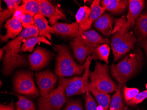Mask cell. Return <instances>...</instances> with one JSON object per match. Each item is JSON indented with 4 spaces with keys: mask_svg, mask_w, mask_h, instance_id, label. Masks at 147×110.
<instances>
[{
    "mask_svg": "<svg viewBox=\"0 0 147 110\" xmlns=\"http://www.w3.org/2000/svg\"><path fill=\"white\" fill-rule=\"evenodd\" d=\"M35 77L41 97L46 96L53 90L57 80L56 74L49 70H46L36 73Z\"/></svg>",
    "mask_w": 147,
    "mask_h": 110,
    "instance_id": "cell-9",
    "label": "cell"
},
{
    "mask_svg": "<svg viewBox=\"0 0 147 110\" xmlns=\"http://www.w3.org/2000/svg\"><path fill=\"white\" fill-rule=\"evenodd\" d=\"M137 40L132 31L123 32L119 30L114 33L111 43L114 61H118L132 50Z\"/></svg>",
    "mask_w": 147,
    "mask_h": 110,
    "instance_id": "cell-6",
    "label": "cell"
},
{
    "mask_svg": "<svg viewBox=\"0 0 147 110\" xmlns=\"http://www.w3.org/2000/svg\"><path fill=\"white\" fill-rule=\"evenodd\" d=\"M52 54L49 51L41 47H37L28 57L30 68L34 71L41 70L49 63Z\"/></svg>",
    "mask_w": 147,
    "mask_h": 110,
    "instance_id": "cell-11",
    "label": "cell"
},
{
    "mask_svg": "<svg viewBox=\"0 0 147 110\" xmlns=\"http://www.w3.org/2000/svg\"><path fill=\"white\" fill-rule=\"evenodd\" d=\"M67 101L63 88L58 86L49 94L39 98L38 110H61Z\"/></svg>",
    "mask_w": 147,
    "mask_h": 110,
    "instance_id": "cell-8",
    "label": "cell"
},
{
    "mask_svg": "<svg viewBox=\"0 0 147 110\" xmlns=\"http://www.w3.org/2000/svg\"><path fill=\"white\" fill-rule=\"evenodd\" d=\"M55 34L64 37L76 38L79 34V24L77 22L72 24L57 23L52 25Z\"/></svg>",
    "mask_w": 147,
    "mask_h": 110,
    "instance_id": "cell-16",
    "label": "cell"
},
{
    "mask_svg": "<svg viewBox=\"0 0 147 110\" xmlns=\"http://www.w3.org/2000/svg\"><path fill=\"white\" fill-rule=\"evenodd\" d=\"M63 110H83L82 103L77 99H68Z\"/></svg>",
    "mask_w": 147,
    "mask_h": 110,
    "instance_id": "cell-31",
    "label": "cell"
},
{
    "mask_svg": "<svg viewBox=\"0 0 147 110\" xmlns=\"http://www.w3.org/2000/svg\"><path fill=\"white\" fill-rule=\"evenodd\" d=\"M4 27L6 29V33L5 35H1V43L7 42L9 38H15L23 31L20 20L13 17L6 21Z\"/></svg>",
    "mask_w": 147,
    "mask_h": 110,
    "instance_id": "cell-15",
    "label": "cell"
},
{
    "mask_svg": "<svg viewBox=\"0 0 147 110\" xmlns=\"http://www.w3.org/2000/svg\"><path fill=\"white\" fill-rule=\"evenodd\" d=\"M76 59L80 63H85L87 59L92 54L94 49L86 45L77 38H74L70 43Z\"/></svg>",
    "mask_w": 147,
    "mask_h": 110,
    "instance_id": "cell-13",
    "label": "cell"
},
{
    "mask_svg": "<svg viewBox=\"0 0 147 110\" xmlns=\"http://www.w3.org/2000/svg\"></svg>",
    "mask_w": 147,
    "mask_h": 110,
    "instance_id": "cell-42",
    "label": "cell"
},
{
    "mask_svg": "<svg viewBox=\"0 0 147 110\" xmlns=\"http://www.w3.org/2000/svg\"><path fill=\"white\" fill-rule=\"evenodd\" d=\"M125 102L128 103L139 93V90L135 88H128L124 86L123 88Z\"/></svg>",
    "mask_w": 147,
    "mask_h": 110,
    "instance_id": "cell-32",
    "label": "cell"
},
{
    "mask_svg": "<svg viewBox=\"0 0 147 110\" xmlns=\"http://www.w3.org/2000/svg\"><path fill=\"white\" fill-rule=\"evenodd\" d=\"M146 89H147V84H146Z\"/></svg>",
    "mask_w": 147,
    "mask_h": 110,
    "instance_id": "cell-40",
    "label": "cell"
},
{
    "mask_svg": "<svg viewBox=\"0 0 147 110\" xmlns=\"http://www.w3.org/2000/svg\"><path fill=\"white\" fill-rule=\"evenodd\" d=\"M20 20L24 29L36 26L34 16L30 15L25 14L21 16Z\"/></svg>",
    "mask_w": 147,
    "mask_h": 110,
    "instance_id": "cell-30",
    "label": "cell"
},
{
    "mask_svg": "<svg viewBox=\"0 0 147 110\" xmlns=\"http://www.w3.org/2000/svg\"><path fill=\"white\" fill-rule=\"evenodd\" d=\"M15 110H22L21 108H20L19 107L17 106L16 105V107Z\"/></svg>",
    "mask_w": 147,
    "mask_h": 110,
    "instance_id": "cell-39",
    "label": "cell"
},
{
    "mask_svg": "<svg viewBox=\"0 0 147 110\" xmlns=\"http://www.w3.org/2000/svg\"><path fill=\"white\" fill-rule=\"evenodd\" d=\"M100 1L95 0L91 5V12L85 26L83 32L89 30L91 28L92 24L100 16L105 13V9L100 5Z\"/></svg>",
    "mask_w": 147,
    "mask_h": 110,
    "instance_id": "cell-19",
    "label": "cell"
},
{
    "mask_svg": "<svg viewBox=\"0 0 147 110\" xmlns=\"http://www.w3.org/2000/svg\"><path fill=\"white\" fill-rule=\"evenodd\" d=\"M138 41L145 50V53L147 57V39L144 40L139 39L138 40Z\"/></svg>",
    "mask_w": 147,
    "mask_h": 110,
    "instance_id": "cell-36",
    "label": "cell"
},
{
    "mask_svg": "<svg viewBox=\"0 0 147 110\" xmlns=\"http://www.w3.org/2000/svg\"><path fill=\"white\" fill-rule=\"evenodd\" d=\"M109 70V65L96 62L94 70L90 72V86L108 94L116 91L118 86L110 76Z\"/></svg>",
    "mask_w": 147,
    "mask_h": 110,
    "instance_id": "cell-5",
    "label": "cell"
},
{
    "mask_svg": "<svg viewBox=\"0 0 147 110\" xmlns=\"http://www.w3.org/2000/svg\"><path fill=\"white\" fill-rule=\"evenodd\" d=\"M144 57L141 49H136L125 56L116 64H112L111 74L119 85L127 82L136 74L143 65Z\"/></svg>",
    "mask_w": 147,
    "mask_h": 110,
    "instance_id": "cell-2",
    "label": "cell"
},
{
    "mask_svg": "<svg viewBox=\"0 0 147 110\" xmlns=\"http://www.w3.org/2000/svg\"><path fill=\"white\" fill-rule=\"evenodd\" d=\"M44 43L49 45H52L51 43L44 36H34L24 39L23 40L21 47V52H32L37 44Z\"/></svg>",
    "mask_w": 147,
    "mask_h": 110,
    "instance_id": "cell-21",
    "label": "cell"
},
{
    "mask_svg": "<svg viewBox=\"0 0 147 110\" xmlns=\"http://www.w3.org/2000/svg\"><path fill=\"white\" fill-rule=\"evenodd\" d=\"M85 102L86 110H97V104L89 91L85 93Z\"/></svg>",
    "mask_w": 147,
    "mask_h": 110,
    "instance_id": "cell-33",
    "label": "cell"
},
{
    "mask_svg": "<svg viewBox=\"0 0 147 110\" xmlns=\"http://www.w3.org/2000/svg\"><path fill=\"white\" fill-rule=\"evenodd\" d=\"M17 97L18 101L16 103V105L23 110H36V107L34 103L29 99L20 95L12 94Z\"/></svg>",
    "mask_w": 147,
    "mask_h": 110,
    "instance_id": "cell-29",
    "label": "cell"
},
{
    "mask_svg": "<svg viewBox=\"0 0 147 110\" xmlns=\"http://www.w3.org/2000/svg\"><path fill=\"white\" fill-rule=\"evenodd\" d=\"M13 84V89L18 94L33 98L38 97V89L35 86L32 72L26 71L18 72L14 77Z\"/></svg>",
    "mask_w": 147,
    "mask_h": 110,
    "instance_id": "cell-7",
    "label": "cell"
},
{
    "mask_svg": "<svg viewBox=\"0 0 147 110\" xmlns=\"http://www.w3.org/2000/svg\"><path fill=\"white\" fill-rule=\"evenodd\" d=\"M114 19L108 13H104L93 23V26L103 35L109 36L112 33Z\"/></svg>",
    "mask_w": 147,
    "mask_h": 110,
    "instance_id": "cell-17",
    "label": "cell"
},
{
    "mask_svg": "<svg viewBox=\"0 0 147 110\" xmlns=\"http://www.w3.org/2000/svg\"><path fill=\"white\" fill-rule=\"evenodd\" d=\"M110 52V48L109 45L107 44H102L94 49L92 56H90V59L91 60L100 59L108 64Z\"/></svg>",
    "mask_w": 147,
    "mask_h": 110,
    "instance_id": "cell-24",
    "label": "cell"
},
{
    "mask_svg": "<svg viewBox=\"0 0 147 110\" xmlns=\"http://www.w3.org/2000/svg\"><path fill=\"white\" fill-rule=\"evenodd\" d=\"M57 52L55 72L59 77L81 75L85 71L86 64H78L73 58L68 47L65 45H54Z\"/></svg>",
    "mask_w": 147,
    "mask_h": 110,
    "instance_id": "cell-3",
    "label": "cell"
},
{
    "mask_svg": "<svg viewBox=\"0 0 147 110\" xmlns=\"http://www.w3.org/2000/svg\"><path fill=\"white\" fill-rule=\"evenodd\" d=\"M147 98V90H146L142 92H139L137 96H135L134 98L127 104L130 106L136 105L142 102Z\"/></svg>",
    "mask_w": 147,
    "mask_h": 110,
    "instance_id": "cell-34",
    "label": "cell"
},
{
    "mask_svg": "<svg viewBox=\"0 0 147 110\" xmlns=\"http://www.w3.org/2000/svg\"><path fill=\"white\" fill-rule=\"evenodd\" d=\"M90 12L91 8L86 6L80 7L77 12L76 18V22L79 24V34L83 32L84 26L88 21Z\"/></svg>",
    "mask_w": 147,
    "mask_h": 110,
    "instance_id": "cell-25",
    "label": "cell"
},
{
    "mask_svg": "<svg viewBox=\"0 0 147 110\" xmlns=\"http://www.w3.org/2000/svg\"><path fill=\"white\" fill-rule=\"evenodd\" d=\"M77 38L81 42L93 49L98 47L101 44H109V40L103 38L99 33L93 30H89L79 34Z\"/></svg>",
    "mask_w": 147,
    "mask_h": 110,
    "instance_id": "cell-14",
    "label": "cell"
},
{
    "mask_svg": "<svg viewBox=\"0 0 147 110\" xmlns=\"http://www.w3.org/2000/svg\"><path fill=\"white\" fill-rule=\"evenodd\" d=\"M40 5L41 14L48 17L52 25L57 23L58 20L65 18L63 12L49 1L40 0Z\"/></svg>",
    "mask_w": 147,
    "mask_h": 110,
    "instance_id": "cell-12",
    "label": "cell"
},
{
    "mask_svg": "<svg viewBox=\"0 0 147 110\" xmlns=\"http://www.w3.org/2000/svg\"><path fill=\"white\" fill-rule=\"evenodd\" d=\"M0 110H15L14 102L11 101V102L8 105H4L1 104L0 106Z\"/></svg>",
    "mask_w": 147,
    "mask_h": 110,
    "instance_id": "cell-35",
    "label": "cell"
},
{
    "mask_svg": "<svg viewBox=\"0 0 147 110\" xmlns=\"http://www.w3.org/2000/svg\"><path fill=\"white\" fill-rule=\"evenodd\" d=\"M122 85L119 84L115 93L112 96L109 110H123L124 104L122 92Z\"/></svg>",
    "mask_w": 147,
    "mask_h": 110,
    "instance_id": "cell-27",
    "label": "cell"
},
{
    "mask_svg": "<svg viewBox=\"0 0 147 110\" xmlns=\"http://www.w3.org/2000/svg\"><path fill=\"white\" fill-rule=\"evenodd\" d=\"M128 1L129 11L126 17L127 21L119 30L123 32L129 31L130 28L134 26L136 20L139 17L145 4V1L143 0H130Z\"/></svg>",
    "mask_w": 147,
    "mask_h": 110,
    "instance_id": "cell-10",
    "label": "cell"
},
{
    "mask_svg": "<svg viewBox=\"0 0 147 110\" xmlns=\"http://www.w3.org/2000/svg\"><path fill=\"white\" fill-rule=\"evenodd\" d=\"M89 91L94 96L99 105L103 108V110H109L111 99V96L108 93L100 91L90 86Z\"/></svg>",
    "mask_w": 147,
    "mask_h": 110,
    "instance_id": "cell-23",
    "label": "cell"
},
{
    "mask_svg": "<svg viewBox=\"0 0 147 110\" xmlns=\"http://www.w3.org/2000/svg\"><path fill=\"white\" fill-rule=\"evenodd\" d=\"M112 1V0H102L100 1V5L102 8L105 9L106 7L108 6Z\"/></svg>",
    "mask_w": 147,
    "mask_h": 110,
    "instance_id": "cell-37",
    "label": "cell"
},
{
    "mask_svg": "<svg viewBox=\"0 0 147 110\" xmlns=\"http://www.w3.org/2000/svg\"><path fill=\"white\" fill-rule=\"evenodd\" d=\"M6 4L5 9H1L0 11V24L1 27L2 24L5 21L10 19L11 15H13L16 9L20 6L21 1L20 0H4Z\"/></svg>",
    "mask_w": 147,
    "mask_h": 110,
    "instance_id": "cell-20",
    "label": "cell"
},
{
    "mask_svg": "<svg viewBox=\"0 0 147 110\" xmlns=\"http://www.w3.org/2000/svg\"><path fill=\"white\" fill-rule=\"evenodd\" d=\"M5 49L4 47L1 48L0 49V59L1 60H2V58H3V56L5 54Z\"/></svg>",
    "mask_w": 147,
    "mask_h": 110,
    "instance_id": "cell-38",
    "label": "cell"
},
{
    "mask_svg": "<svg viewBox=\"0 0 147 110\" xmlns=\"http://www.w3.org/2000/svg\"><path fill=\"white\" fill-rule=\"evenodd\" d=\"M21 7L26 14L34 16L41 13L40 0H24Z\"/></svg>",
    "mask_w": 147,
    "mask_h": 110,
    "instance_id": "cell-26",
    "label": "cell"
},
{
    "mask_svg": "<svg viewBox=\"0 0 147 110\" xmlns=\"http://www.w3.org/2000/svg\"><path fill=\"white\" fill-rule=\"evenodd\" d=\"M138 40L147 39V10L140 16L137 20L134 28Z\"/></svg>",
    "mask_w": 147,
    "mask_h": 110,
    "instance_id": "cell-22",
    "label": "cell"
},
{
    "mask_svg": "<svg viewBox=\"0 0 147 110\" xmlns=\"http://www.w3.org/2000/svg\"><path fill=\"white\" fill-rule=\"evenodd\" d=\"M1 84H2V82H1Z\"/></svg>",
    "mask_w": 147,
    "mask_h": 110,
    "instance_id": "cell-41",
    "label": "cell"
},
{
    "mask_svg": "<svg viewBox=\"0 0 147 110\" xmlns=\"http://www.w3.org/2000/svg\"><path fill=\"white\" fill-rule=\"evenodd\" d=\"M39 36L38 30L36 26L24 29L20 35L4 46L5 54L3 59L2 73L8 76L18 67H25L28 61L21 52V44L24 39Z\"/></svg>",
    "mask_w": 147,
    "mask_h": 110,
    "instance_id": "cell-1",
    "label": "cell"
},
{
    "mask_svg": "<svg viewBox=\"0 0 147 110\" xmlns=\"http://www.w3.org/2000/svg\"><path fill=\"white\" fill-rule=\"evenodd\" d=\"M128 5V1L126 0H112L111 4L104 9L114 14H119L126 9Z\"/></svg>",
    "mask_w": 147,
    "mask_h": 110,
    "instance_id": "cell-28",
    "label": "cell"
},
{
    "mask_svg": "<svg viewBox=\"0 0 147 110\" xmlns=\"http://www.w3.org/2000/svg\"><path fill=\"white\" fill-rule=\"evenodd\" d=\"M90 57H88L85 63L86 67L82 76L68 78H62L59 80L58 86L63 88L66 97L84 94L89 91L90 67L92 61Z\"/></svg>",
    "mask_w": 147,
    "mask_h": 110,
    "instance_id": "cell-4",
    "label": "cell"
},
{
    "mask_svg": "<svg viewBox=\"0 0 147 110\" xmlns=\"http://www.w3.org/2000/svg\"><path fill=\"white\" fill-rule=\"evenodd\" d=\"M34 18L36 27L39 32V36H44L52 40L51 34H55V31L53 27L49 25L47 20L40 14L35 15Z\"/></svg>",
    "mask_w": 147,
    "mask_h": 110,
    "instance_id": "cell-18",
    "label": "cell"
}]
</instances>
